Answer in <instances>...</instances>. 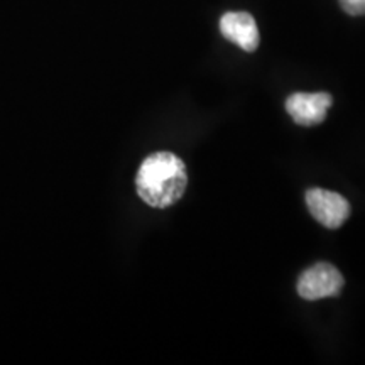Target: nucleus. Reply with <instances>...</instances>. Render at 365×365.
I'll return each instance as SVG.
<instances>
[{
  "instance_id": "obj_6",
  "label": "nucleus",
  "mask_w": 365,
  "mask_h": 365,
  "mask_svg": "<svg viewBox=\"0 0 365 365\" xmlns=\"http://www.w3.org/2000/svg\"><path fill=\"white\" fill-rule=\"evenodd\" d=\"M340 6L350 16H364L365 0H340Z\"/></svg>"
},
{
  "instance_id": "obj_1",
  "label": "nucleus",
  "mask_w": 365,
  "mask_h": 365,
  "mask_svg": "<svg viewBox=\"0 0 365 365\" xmlns=\"http://www.w3.org/2000/svg\"><path fill=\"white\" fill-rule=\"evenodd\" d=\"M188 186L186 166L176 154L154 153L140 164L135 176L137 195L153 208H168L180 202Z\"/></svg>"
},
{
  "instance_id": "obj_4",
  "label": "nucleus",
  "mask_w": 365,
  "mask_h": 365,
  "mask_svg": "<svg viewBox=\"0 0 365 365\" xmlns=\"http://www.w3.org/2000/svg\"><path fill=\"white\" fill-rule=\"evenodd\" d=\"M333 98L330 93H293L286 100V110L296 124L301 127H314L327 118L328 108L331 107Z\"/></svg>"
},
{
  "instance_id": "obj_2",
  "label": "nucleus",
  "mask_w": 365,
  "mask_h": 365,
  "mask_svg": "<svg viewBox=\"0 0 365 365\" xmlns=\"http://www.w3.org/2000/svg\"><path fill=\"white\" fill-rule=\"evenodd\" d=\"M344 284V276L333 264L318 262L301 274L296 289L303 299L317 301L339 296Z\"/></svg>"
},
{
  "instance_id": "obj_5",
  "label": "nucleus",
  "mask_w": 365,
  "mask_h": 365,
  "mask_svg": "<svg viewBox=\"0 0 365 365\" xmlns=\"http://www.w3.org/2000/svg\"><path fill=\"white\" fill-rule=\"evenodd\" d=\"M223 38L235 43L244 51L252 53L261 43L257 24L247 12H227L220 19Z\"/></svg>"
},
{
  "instance_id": "obj_3",
  "label": "nucleus",
  "mask_w": 365,
  "mask_h": 365,
  "mask_svg": "<svg viewBox=\"0 0 365 365\" xmlns=\"http://www.w3.org/2000/svg\"><path fill=\"white\" fill-rule=\"evenodd\" d=\"M307 207L309 213L327 228H339L344 225L352 210L345 196L322 188L307 191Z\"/></svg>"
}]
</instances>
